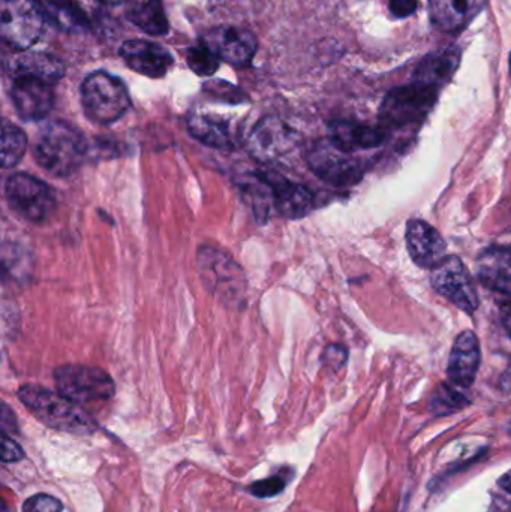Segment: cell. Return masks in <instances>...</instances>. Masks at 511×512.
<instances>
[{
	"label": "cell",
	"mask_w": 511,
	"mask_h": 512,
	"mask_svg": "<svg viewBox=\"0 0 511 512\" xmlns=\"http://www.w3.org/2000/svg\"><path fill=\"white\" fill-rule=\"evenodd\" d=\"M20 402L45 426L74 435H92L98 424L78 403L41 385L27 384L18 390Z\"/></svg>",
	"instance_id": "cell-1"
},
{
	"label": "cell",
	"mask_w": 511,
	"mask_h": 512,
	"mask_svg": "<svg viewBox=\"0 0 511 512\" xmlns=\"http://www.w3.org/2000/svg\"><path fill=\"white\" fill-rule=\"evenodd\" d=\"M86 155V138L65 122L48 123L33 146V158L39 167L56 177L72 176L83 165Z\"/></svg>",
	"instance_id": "cell-2"
},
{
	"label": "cell",
	"mask_w": 511,
	"mask_h": 512,
	"mask_svg": "<svg viewBox=\"0 0 511 512\" xmlns=\"http://www.w3.org/2000/svg\"><path fill=\"white\" fill-rule=\"evenodd\" d=\"M197 265L203 285L218 303L234 310L246 306L248 282L245 271L230 255L213 246H201Z\"/></svg>",
	"instance_id": "cell-3"
},
{
	"label": "cell",
	"mask_w": 511,
	"mask_h": 512,
	"mask_svg": "<svg viewBox=\"0 0 511 512\" xmlns=\"http://www.w3.org/2000/svg\"><path fill=\"white\" fill-rule=\"evenodd\" d=\"M84 113L92 122L111 125L131 108L128 89L119 78L107 72H93L81 86Z\"/></svg>",
	"instance_id": "cell-4"
},
{
	"label": "cell",
	"mask_w": 511,
	"mask_h": 512,
	"mask_svg": "<svg viewBox=\"0 0 511 512\" xmlns=\"http://www.w3.org/2000/svg\"><path fill=\"white\" fill-rule=\"evenodd\" d=\"M57 393L66 399L84 403L105 402L116 393L113 378L99 367L65 364L54 370Z\"/></svg>",
	"instance_id": "cell-5"
},
{
	"label": "cell",
	"mask_w": 511,
	"mask_h": 512,
	"mask_svg": "<svg viewBox=\"0 0 511 512\" xmlns=\"http://www.w3.org/2000/svg\"><path fill=\"white\" fill-rule=\"evenodd\" d=\"M45 17L38 0H2L0 35L3 42L27 50L41 38Z\"/></svg>",
	"instance_id": "cell-6"
},
{
	"label": "cell",
	"mask_w": 511,
	"mask_h": 512,
	"mask_svg": "<svg viewBox=\"0 0 511 512\" xmlns=\"http://www.w3.org/2000/svg\"><path fill=\"white\" fill-rule=\"evenodd\" d=\"M6 201L21 218L44 222L56 209V197L42 180L29 174H12L5 185Z\"/></svg>",
	"instance_id": "cell-7"
},
{
	"label": "cell",
	"mask_w": 511,
	"mask_h": 512,
	"mask_svg": "<svg viewBox=\"0 0 511 512\" xmlns=\"http://www.w3.org/2000/svg\"><path fill=\"white\" fill-rule=\"evenodd\" d=\"M437 101V89L413 83L389 92L381 105V120L386 125L399 128L419 122Z\"/></svg>",
	"instance_id": "cell-8"
},
{
	"label": "cell",
	"mask_w": 511,
	"mask_h": 512,
	"mask_svg": "<svg viewBox=\"0 0 511 512\" xmlns=\"http://www.w3.org/2000/svg\"><path fill=\"white\" fill-rule=\"evenodd\" d=\"M431 283L438 294L464 312L474 313L479 309V295L473 277L458 256H447L441 264L432 268Z\"/></svg>",
	"instance_id": "cell-9"
},
{
	"label": "cell",
	"mask_w": 511,
	"mask_h": 512,
	"mask_svg": "<svg viewBox=\"0 0 511 512\" xmlns=\"http://www.w3.org/2000/svg\"><path fill=\"white\" fill-rule=\"evenodd\" d=\"M299 144V134L279 117L261 119L248 138V152L260 162H275L293 152Z\"/></svg>",
	"instance_id": "cell-10"
},
{
	"label": "cell",
	"mask_w": 511,
	"mask_h": 512,
	"mask_svg": "<svg viewBox=\"0 0 511 512\" xmlns=\"http://www.w3.org/2000/svg\"><path fill=\"white\" fill-rule=\"evenodd\" d=\"M306 158L311 170L330 185L350 186L362 179L359 164L330 138L315 143Z\"/></svg>",
	"instance_id": "cell-11"
},
{
	"label": "cell",
	"mask_w": 511,
	"mask_h": 512,
	"mask_svg": "<svg viewBox=\"0 0 511 512\" xmlns=\"http://www.w3.org/2000/svg\"><path fill=\"white\" fill-rule=\"evenodd\" d=\"M201 44L206 45L219 60L237 66L248 65L258 47L254 33L239 26L212 27L204 33Z\"/></svg>",
	"instance_id": "cell-12"
},
{
	"label": "cell",
	"mask_w": 511,
	"mask_h": 512,
	"mask_svg": "<svg viewBox=\"0 0 511 512\" xmlns=\"http://www.w3.org/2000/svg\"><path fill=\"white\" fill-rule=\"evenodd\" d=\"M11 99L18 116L30 122L45 119L53 110V84L36 78H11Z\"/></svg>",
	"instance_id": "cell-13"
},
{
	"label": "cell",
	"mask_w": 511,
	"mask_h": 512,
	"mask_svg": "<svg viewBox=\"0 0 511 512\" xmlns=\"http://www.w3.org/2000/svg\"><path fill=\"white\" fill-rule=\"evenodd\" d=\"M120 56L129 68L150 78H161L173 65V56L155 42L132 39L120 47Z\"/></svg>",
	"instance_id": "cell-14"
},
{
	"label": "cell",
	"mask_w": 511,
	"mask_h": 512,
	"mask_svg": "<svg viewBox=\"0 0 511 512\" xmlns=\"http://www.w3.org/2000/svg\"><path fill=\"white\" fill-rule=\"evenodd\" d=\"M407 248L420 267L435 268L447 258V245L441 234L423 221L407 225Z\"/></svg>",
	"instance_id": "cell-15"
},
{
	"label": "cell",
	"mask_w": 511,
	"mask_h": 512,
	"mask_svg": "<svg viewBox=\"0 0 511 512\" xmlns=\"http://www.w3.org/2000/svg\"><path fill=\"white\" fill-rule=\"evenodd\" d=\"M480 358H482V352H480V343L476 334L473 331H464L459 334L453 345L449 369H447L450 381L461 388L471 387L479 372Z\"/></svg>",
	"instance_id": "cell-16"
},
{
	"label": "cell",
	"mask_w": 511,
	"mask_h": 512,
	"mask_svg": "<svg viewBox=\"0 0 511 512\" xmlns=\"http://www.w3.org/2000/svg\"><path fill=\"white\" fill-rule=\"evenodd\" d=\"M486 2L488 0H429V14L441 32H461L483 11Z\"/></svg>",
	"instance_id": "cell-17"
},
{
	"label": "cell",
	"mask_w": 511,
	"mask_h": 512,
	"mask_svg": "<svg viewBox=\"0 0 511 512\" xmlns=\"http://www.w3.org/2000/svg\"><path fill=\"white\" fill-rule=\"evenodd\" d=\"M273 188L275 212L285 219L305 218L314 207V195L306 186L293 183L278 173H267Z\"/></svg>",
	"instance_id": "cell-18"
},
{
	"label": "cell",
	"mask_w": 511,
	"mask_h": 512,
	"mask_svg": "<svg viewBox=\"0 0 511 512\" xmlns=\"http://www.w3.org/2000/svg\"><path fill=\"white\" fill-rule=\"evenodd\" d=\"M6 69L11 78H36L48 84L56 83L65 75V65L62 60L39 51L18 54L14 59L9 60Z\"/></svg>",
	"instance_id": "cell-19"
},
{
	"label": "cell",
	"mask_w": 511,
	"mask_h": 512,
	"mask_svg": "<svg viewBox=\"0 0 511 512\" xmlns=\"http://www.w3.org/2000/svg\"><path fill=\"white\" fill-rule=\"evenodd\" d=\"M477 276L492 291L511 295V248L489 249L477 259Z\"/></svg>",
	"instance_id": "cell-20"
},
{
	"label": "cell",
	"mask_w": 511,
	"mask_h": 512,
	"mask_svg": "<svg viewBox=\"0 0 511 512\" xmlns=\"http://www.w3.org/2000/svg\"><path fill=\"white\" fill-rule=\"evenodd\" d=\"M461 62L458 48H446L426 56L417 66L416 83L423 86L438 87L450 80Z\"/></svg>",
	"instance_id": "cell-21"
},
{
	"label": "cell",
	"mask_w": 511,
	"mask_h": 512,
	"mask_svg": "<svg viewBox=\"0 0 511 512\" xmlns=\"http://www.w3.org/2000/svg\"><path fill=\"white\" fill-rule=\"evenodd\" d=\"M239 186L243 200L251 207L255 218L258 221L266 222L270 213L275 210L272 183H270L267 173L257 171V173L248 174L240 180Z\"/></svg>",
	"instance_id": "cell-22"
},
{
	"label": "cell",
	"mask_w": 511,
	"mask_h": 512,
	"mask_svg": "<svg viewBox=\"0 0 511 512\" xmlns=\"http://www.w3.org/2000/svg\"><path fill=\"white\" fill-rule=\"evenodd\" d=\"M45 20L66 33H83L90 27L89 18L75 0H38Z\"/></svg>",
	"instance_id": "cell-23"
},
{
	"label": "cell",
	"mask_w": 511,
	"mask_h": 512,
	"mask_svg": "<svg viewBox=\"0 0 511 512\" xmlns=\"http://www.w3.org/2000/svg\"><path fill=\"white\" fill-rule=\"evenodd\" d=\"M386 134L383 129L356 123L335 122L330 125V140L345 152L356 149H371L383 143Z\"/></svg>",
	"instance_id": "cell-24"
},
{
	"label": "cell",
	"mask_w": 511,
	"mask_h": 512,
	"mask_svg": "<svg viewBox=\"0 0 511 512\" xmlns=\"http://www.w3.org/2000/svg\"><path fill=\"white\" fill-rule=\"evenodd\" d=\"M126 17L138 29L153 36L167 35L170 30L161 0H126Z\"/></svg>",
	"instance_id": "cell-25"
},
{
	"label": "cell",
	"mask_w": 511,
	"mask_h": 512,
	"mask_svg": "<svg viewBox=\"0 0 511 512\" xmlns=\"http://www.w3.org/2000/svg\"><path fill=\"white\" fill-rule=\"evenodd\" d=\"M188 131L195 140L213 149L227 150L234 147L233 131L225 120L195 114L189 119Z\"/></svg>",
	"instance_id": "cell-26"
},
{
	"label": "cell",
	"mask_w": 511,
	"mask_h": 512,
	"mask_svg": "<svg viewBox=\"0 0 511 512\" xmlns=\"http://www.w3.org/2000/svg\"><path fill=\"white\" fill-rule=\"evenodd\" d=\"M27 150V137L18 126L3 120L2 126V167L5 170L15 167L23 159Z\"/></svg>",
	"instance_id": "cell-27"
},
{
	"label": "cell",
	"mask_w": 511,
	"mask_h": 512,
	"mask_svg": "<svg viewBox=\"0 0 511 512\" xmlns=\"http://www.w3.org/2000/svg\"><path fill=\"white\" fill-rule=\"evenodd\" d=\"M186 62L198 75H212L219 68V57L203 44L189 48Z\"/></svg>",
	"instance_id": "cell-28"
},
{
	"label": "cell",
	"mask_w": 511,
	"mask_h": 512,
	"mask_svg": "<svg viewBox=\"0 0 511 512\" xmlns=\"http://www.w3.org/2000/svg\"><path fill=\"white\" fill-rule=\"evenodd\" d=\"M288 483H290L288 469H284V471L273 475V477L252 484V486H249V492H251V495H254L255 498H273V496L281 495L285 487L288 486Z\"/></svg>",
	"instance_id": "cell-29"
},
{
	"label": "cell",
	"mask_w": 511,
	"mask_h": 512,
	"mask_svg": "<svg viewBox=\"0 0 511 512\" xmlns=\"http://www.w3.org/2000/svg\"><path fill=\"white\" fill-rule=\"evenodd\" d=\"M63 504L59 499L45 493L32 496L23 504V512H62Z\"/></svg>",
	"instance_id": "cell-30"
},
{
	"label": "cell",
	"mask_w": 511,
	"mask_h": 512,
	"mask_svg": "<svg viewBox=\"0 0 511 512\" xmlns=\"http://www.w3.org/2000/svg\"><path fill=\"white\" fill-rule=\"evenodd\" d=\"M24 451L21 450L20 445L14 441V439L9 438L8 435L3 433L2 436V462L3 463H14L18 462V460L23 459Z\"/></svg>",
	"instance_id": "cell-31"
},
{
	"label": "cell",
	"mask_w": 511,
	"mask_h": 512,
	"mask_svg": "<svg viewBox=\"0 0 511 512\" xmlns=\"http://www.w3.org/2000/svg\"><path fill=\"white\" fill-rule=\"evenodd\" d=\"M323 360L327 366L339 369L347 361V351L339 345L327 346L326 351H324Z\"/></svg>",
	"instance_id": "cell-32"
},
{
	"label": "cell",
	"mask_w": 511,
	"mask_h": 512,
	"mask_svg": "<svg viewBox=\"0 0 511 512\" xmlns=\"http://www.w3.org/2000/svg\"><path fill=\"white\" fill-rule=\"evenodd\" d=\"M462 400H464V397L458 391L453 390L452 387H441L437 396L438 405H446L447 411L453 408H461L464 405Z\"/></svg>",
	"instance_id": "cell-33"
},
{
	"label": "cell",
	"mask_w": 511,
	"mask_h": 512,
	"mask_svg": "<svg viewBox=\"0 0 511 512\" xmlns=\"http://www.w3.org/2000/svg\"><path fill=\"white\" fill-rule=\"evenodd\" d=\"M417 0H390V11L399 18L410 17L417 9Z\"/></svg>",
	"instance_id": "cell-34"
},
{
	"label": "cell",
	"mask_w": 511,
	"mask_h": 512,
	"mask_svg": "<svg viewBox=\"0 0 511 512\" xmlns=\"http://www.w3.org/2000/svg\"><path fill=\"white\" fill-rule=\"evenodd\" d=\"M2 430L3 433L17 432V420H15L14 412L9 409L6 403L2 405Z\"/></svg>",
	"instance_id": "cell-35"
},
{
	"label": "cell",
	"mask_w": 511,
	"mask_h": 512,
	"mask_svg": "<svg viewBox=\"0 0 511 512\" xmlns=\"http://www.w3.org/2000/svg\"><path fill=\"white\" fill-rule=\"evenodd\" d=\"M501 321H503L504 328H506L507 333L511 336V303H507L501 309Z\"/></svg>",
	"instance_id": "cell-36"
},
{
	"label": "cell",
	"mask_w": 511,
	"mask_h": 512,
	"mask_svg": "<svg viewBox=\"0 0 511 512\" xmlns=\"http://www.w3.org/2000/svg\"><path fill=\"white\" fill-rule=\"evenodd\" d=\"M500 487L511 495V471L507 472V474H504L503 477L500 478Z\"/></svg>",
	"instance_id": "cell-37"
},
{
	"label": "cell",
	"mask_w": 511,
	"mask_h": 512,
	"mask_svg": "<svg viewBox=\"0 0 511 512\" xmlns=\"http://www.w3.org/2000/svg\"><path fill=\"white\" fill-rule=\"evenodd\" d=\"M101 2L108 3V5H116V3L126 2V0H101Z\"/></svg>",
	"instance_id": "cell-38"
},
{
	"label": "cell",
	"mask_w": 511,
	"mask_h": 512,
	"mask_svg": "<svg viewBox=\"0 0 511 512\" xmlns=\"http://www.w3.org/2000/svg\"><path fill=\"white\" fill-rule=\"evenodd\" d=\"M510 74H511V54H510Z\"/></svg>",
	"instance_id": "cell-39"
},
{
	"label": "cell",
	"mask_w": 511,
	"mask_h": 512,
	"mask_svg": "<svg viewBox=\"0 0 511 512\" xmlns=\"http://www.w3.org/2000/svg\"><path fill=\"white\" fill-rule=\"evenodd\" d=\"M3 512H9V511H8V510H6V508H5V510H3Z\"/></svg>",
	"instance_id": "cell-40"
}]
</instances>
